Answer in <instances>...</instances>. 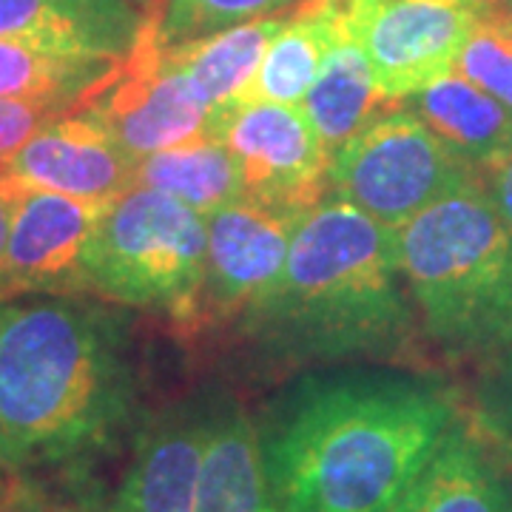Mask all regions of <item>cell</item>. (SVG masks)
Returning <instances> with one entry per match:
<instances>
[{"label": "cell", "instance_id": "cell-1", "mask_svg": "<svg viewBox=\"0 0 512 512\" xmlns=\"http://www.w3.org/2000/svg\"><path fill=\"white\" fill-rule=\"evenodd\" d=\"M456 421L453 393L413 370L302 373L256 424L276 512H390Z\"/></svg>", "mask_w": 512, "mask_h": 512}, {"label": "cell", "instance_id": "cell-2", "mask_svg": "<svg viewBox=\"0 0 512 512\" xmlns=\"http://www.w3.org/2000/svg\"><path fill=\"white\" fill-rule=\"evenodd\" d=\"M239 325L279 365L399 359L419 316L399 268L396 231L325 197L299 222L282 274Z\"/></svg>", "mask_w": 512, "mask_h": 512}, {"label": "cell", "instance_id": "cell-3", "mask_svg": "<svg viewBox=\"0 0 512 512\" xmlns=\"http://www.w3.org/2000/svg\"><path fill=\"white\" fill-rule=\"evenodd\" d=\"M128 322L97 302H0V447L9 464L83 456L134 404Z\"/></svg>", "mask_w": 512, "mask_h": 512}, {"label": "cell", "instance_id": "cell-4", "mask_svg": "<svg viewBox=\"0 0 512 512\" xmlns=\"http://www.w3.org/2000/svg\"><path fill=\"white\" fill-rule=\"evenodd\" d=\"M421 330L450 356L512 348V228L487 183L470 180L396 228Z\"/></svg>", "mask_w": 512, "mask_h": 512}, {"label": "cell", "instance_id": "cell-5", "mask_svg": "<svg viewBox=\"0 0 512 512\" xmlns=\"http://www.w3.org/2000/svg\"><path fill=\"white\" fill-rule=\"evenodd\" d=\"M208 225L183 202L151 188H128L109 202L83 254V291L168 313L191 330L197 313Z\"/></svg>", "mask_w": 512, "mask_h": 512}, {"label": "cell", "instance_id": "cell-6", "mask_svg": "<svg viewBox=\"0 0 512 512\" xmlns=\"http://www.w3.org/2000/svg\"><path fill=\"white\" fill-rule=\"evenodd\" d=\"M473 177V165L399 103L359 128L328 163L330 194L393 231Z\"/></svg>", "mask_w": 512, "mask_h": 512}, {"label": "cell", "instance_id": "cell-7", "mask_svg": "<svg viewBox=\"0 0 512 512\" xmlns=\"http://www.w3.org/2000/svg\"><path fill=\"white\" fill-rule=\"evenodd\" d=\"M308 211L242 197L205 217L208 242L191 330L242 319L274 285Z\"/></svg>", "mask_w": 512, "mask_h": 512}, {"label": "cell", "instance_id": "cell-8", "mask_svg": "<svg viewBox=\"0 0 512 512\" xmlns=\"http://www.w3.org/2000/svg\"><path fill=\"white\" fill-rule=\"evenodd\" d=\"M77 109L92 114L137 163L154 151L208 134L211 120V111L185 74L168 66L157 40L154 9L114 80Z\"/></svg>", "mask_w": 512, "mask_h": 512}, {"label": "cell", "instance_id": "cell-9", "mask_svg": "<svg viewBox=\"0 0 512 512\" xmlns=\"http://www.w3.org/2000/svg\"><path fill=\"white\" fill-rule=\"evenodd\" d=\"M208 134L231 151L242 197L302 211L325 200L330 154L302 106L242 103L211 123Z\"/></svg>", "mask_w": 512, "mask_h": 512}, {"label": "cell", "instance_id": "cell-10", "mask_svg": "<svg viewBox=\"0 0 512 512\" xmlns=\"http://www.w3.org/2000/svg\"><path fill=\"white\" fill-rule=\"evenodd\" d=\"M0 168L26 188L111 202L134 188L137 160L114 143L92 114L72 109L46 123Z\"/></svg>", "mask_w": 512, "mask_h": 512}, {"label": "cell", "instance_id": "cell-11", "mask_svg": "<svg viewBox=\"0 0 512 512\" xmlns=\"http://www.w3.org/2000/svg\"><path fill=\"white\" fill-rule=\"evenodd\" d=\"M114 202V200H111ZM109 202L26 188L3 256L15 291H83V254Z\"/></svg>", "mask_w": 512, "mask_h": 512}, {"label": "cell", "instance_id": "cell-12", "mask_svg": "<svg viewBox=\"0 0 512 512\" xmlns=\"http://www.w3.org/2000/svg\"><path fill=\"white\" fill-rule=\"evenodd\" d=\"M208 399L165 410L137 441L126 476L106 512H194Z\"/></svg>", "mask_w": 512, "mask_h": 512}, {"label": "cell", "instance_id": "cell-13", "mask_svg": "<svg viewBox=\"0 0 512 512\" xmlns=\"http://www.w3.org/2000/svg\"><path fill=\"white\" fill-rule=\"evenodd\" d=\"M146 18L134 0H0V37L126 60Z\"/></svg>", "mask_w": 512, "mask_h": 512}, {"label": "cell", "instance_id": "cell-14", "mask_svg": "<svg viewBox=\"0 0 512 512\" xmlns=\"http://www.w3.org/2000/svg\"><path fill=\"white\" fill-rule=\"evenodd\" d=\"M390 512H512V476L476 427L458 416Z\"/></svg>", "mask_w": 512, "mask_h": 512}, {"label": "cell", "instance_id": "cell-15", "mask_svg": "<svg viewBox=\"0 0 512 512\" xmlns=\"http://www.w3.org/2000/svg\"><path fill=\"white\" fill-rule=\"evenodd\" d=\"M194 512H276L259 458L254 419L234 399H208Z\"/></svg>", "mask_w": 512, "mask_h": 512}, {"label": "cell", "instance_id": "cell-16", "mask_svg": "<svg viewBox=\"0 0 512 512\" xmlns=\"http://www.w3.org/2000/svg\"><path fill=\"white\" fill-rule=\"evenodd\" d=\"M285 20L288 18L248 20L217 35L163 46L168 66L185 74L191 89L200 94V100L211 111L208 128L237 106L242 92L254 80L271 40L282 32Z\"/></svg>", "mask_w": 512, "mask_h": 512}, {"label": "cell", "instance_id": "cell-17", "mask_svg": "<svg viewBox=\"0 0 512 512\" xmlns=\"http://www.w3.org/2000/svg\"><path fill=\"white\" fill-rule=\"evenodd\" d=\"M407 109L416 111L461 160L481 171L512 148V111L456 72L407 97Z\"/></svg>", "mask_w": 512, "mask_h": 512}, {"label": "cell", "instance_id": "cell-18", "mask_svg": "<svg viewBox=\"0 0 512 512\" xmlns=\"http://www.w3.org/2000/svg\"><path fill=\"white\" fill-rule=\"evenodd\" d=\"M123 60L74 55L0 37V97L40 100L60 109H77L109 86Z\"/></svg>", "mask_w": 512, "mask_h": 512}, {"label": "cell", "instance_id": "cell-19", "mask_svg": "<svg viewBox=\"0 0 512 512\" xmlns=\"http://www.w3.org/2000/svg\"><path fill=\"white\" fill-rule=\"evenodd\" d=\"M134 188H151L211 217L242 200V180L228 146L214 134H200L180 146L143 157L134 168Z\"/></svg>", "mask_w": 512, "mask_h": 512}, {"label": "cell", "instance_id": "cell-20", "mask_svg": "<svg viewBox=\"0 0 512 512\" xmlns=\"http://www.w3.org/2000/svg\"><path fill=\"white\" fill-rule=\"evenodd\" d=\"M390 106H396V100L384 97L365 49L350 37L336 40L319 69V77L313 80L311 92L302 100V111L322 137L328 154Z\"/></svg>", "mask_w": 512, "mask_h": 512}, {"label": "cell", "instance_id": "cell-21", "mask_svg": "<svg viewBox=\"0 0 512 512\" xmlns=\"http://www.w3.org/2000/svg\"><path fill=\"white\" fill-rule=\"evenodd\" d=\"M296 9L299 15L285 20L282 32L271 40L254 80L242 92L237 106L242 103L302 106L305 94L311 92L325 57L342 35L325 12H311L302 6Z\"/></svg>", "mask_w": 512, "mask_h": 512}, {"label": "cell", "instance_id": "cell-22", "mask_svg": "<svg viewBox=\"0 0 512 512\" xmlns=\"http://www.w3.org/2000/svg\"><path fill=\"white\" fill-rule=\"evenodd\" d=\"M302 0H160L154 26L160 46H177L197 37L217 35L248 20L274 18Z\"/></svg>", "mask_w": 512, "mask_h": 512}, {"label": "cell", "instance_id": "cell-23", "mask_svg": "<svg viewBox=\"0 0 512 512\" xmlns=\"http://www.w3.org/2000/svg\"><path fill=\"white\" fill-rule=\"evenodd\" d=\"M453 72L512 111V20L498 12L478 20Z\"/></svg>", "mask_w": 512, "mask_h": 512}, {"label": "cell", "instance_id": "cell-24", "mask_svg": "<svg viewBox=\"0 0 512 512\" xmlns=\"http://www.w3.org/2000/svg\"><path fill=\"white\" fill-rule=\"evenodd\" d=\"M473 427L512 467V348L490 359L473 393Z\"/></svg>", "mask_w": 512, "mask_h": 512}, {"label": "cell", "instance_id": "cell-25", "mask_svg": "<svg viewBox=\"0 0 512 512\" xmlns=\"http://www.w3.org/2000/svg\"><path fill=\"white\" fill-rule=\"evenodd\" d=\"M69 109L40 100H3L0 97V165H6L46 123Z\"/></svg>", "mask_w": 512, "mask_h": 512}, {"label": "cell", "instance_id": "cell-26", "mask_svg": "<svg viewBox=\"0 0 512 512\" xmlns=\"http://www.w3.org/2000/svg\"><path fill=\"white\" fill-rule=\"evenodd\" d=\"M484 183L493 194L495 205L501 211V217L507 220V225L512 228V148L490 168H484Z\"/></svg>", "mask_w": 512, "mask_h": 512}, {"label": "cell", "instance_id": "cell-27", "mask_svg": "<svg viewBox=\"0 0 512 512\" xmlns=\"http://www.w3.org/2000/svg\"><path fill=\"white\" fill-rule=\"evenodd\" d=\"M23 191H26V185H20L15 177H9L0 168V268H3V256H6L9 231H12V217H15V208H18Z\"/></svg>", "mask_w": 512, "mask_h": 512}, {"label": "cell", "instance_id": "cell-28", "mask_svg": "<svg viewBox=\"0 0 512 512\" xmlns=\"http://www.w3.org/2000/svg\"><path fill=\"white\" fill-rule=\"evenodd\" d=\"M490 3H493V9L501 18L512 20V0H490Z\"/></svg>", "mask_w": 512, "mask_h": 512}, {"label": "cell", "instance_id": "cell-29", "mask_svg": "<svg viewBox=\"0 0 512 512\" xmlns=\"http://www.w3.org/2000/svg\"><path fill=\"white\" fill-rule=\"evenodd\" d=\"M9 458H6V453H3V447H0V495H3V490H6V473H9Z\"/></svg>", "mask_w": 512, "mask_h": 512}, {"label": "cell", "instance_id": "cell-30", "mask_svg": "<svg viewBox=\"0 0 512 512\" xmlns=\"http://www.w3.org/2000/svg\"><path fill=\"white\" fill-rule=\"evenodd\" d=\"M12 293H18V291L12 288V282H9V279H6V274L0 271V302H3L6 296H12Z\"/></svg>", "mask_w": 512, "mask_h": 512}, {"label": "cell", "instance_id": "cell-31", "mask_svg": "<svg viewBox=\"0 0 512 512\" xmlns=\"http://www.w3.org/2000/svg\"><path fill=\"white\" fill-rule=\"evenodd\" d=\"M134 3H140V9H143V12H151V9H157V3H160V0H134Z\"/></svg>", "mask_w": 512, "mask_h": 512}]
</instances>
